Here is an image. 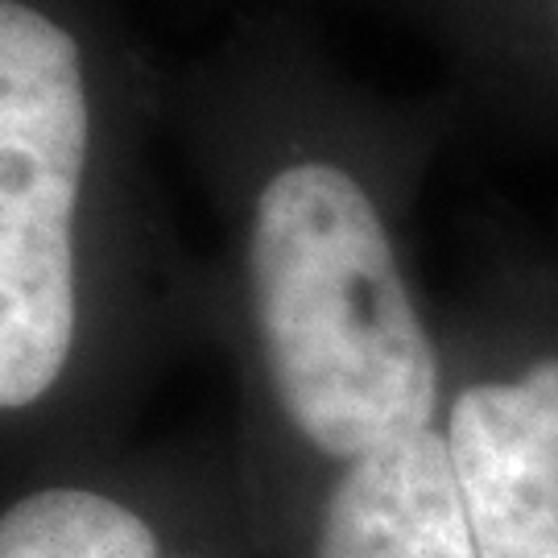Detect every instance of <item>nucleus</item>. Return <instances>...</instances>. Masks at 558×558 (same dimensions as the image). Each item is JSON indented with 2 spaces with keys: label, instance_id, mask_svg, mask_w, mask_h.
<instances>
[{
  "label": "nucleus",
  "instance_id": "obj_2",
  "mask_svg": "<svg viewBox=\"0 0 558 558\" xmlns=\"http://www.w3.org/2000/svg\"><path fill=\"white\" fill-rule=\"evenodd\" d=\"M240 343L260 538L348 463L442 422L447 368L377 195L343 158L260 166L240 211Z\"/></svg>",
  "mask_w": 558,
  "mask_h": 558
},
{
  "label": "nucleus",
  "instance_id": "obj_5",
  "mask_svg": "<svg viewBox=\"0 0 558 558\" xmlns=\"http://www.w3.org/2000/svg\"><path fill=\"white\" fill-rule=\"evenodd\" d=\"M260 542L269 558H480L442 422L348 463Z\"/></svg>",
  "mask_w": 558,
  "mask_h": 558
},
{
  "label": "nucleus",
  "instance_id": "obj_4",
  "mask_svg": "<svg viewBox=\"0 0 558 558\" xmlns=\"http://www.w3.org/2000/svg\"><path fill=\"white\" fill-rule=\"evenodd\" d=\"M442 439L480 558H558V352L447 385Z\"/></svg>",
  "mask_w": 558,
  "mask_h": 558
},
{
  "label": "nucleus",
  "instance_id": "obj_1",
  "mask_svg": "<svg viewBox=\"0 0 558 558\" xmlns=\"http://www.w3.org/2000/svg\"><path fill=\"white\" fill-rule=\"evenodd\" d=\"M108 0H0V484L112 451L158 348Z\"/></svg>",
  "mask_w": 558,
  "mask_h": 558
},
{
  "label": "nucleus",
  "instance_id": "obj_3",
  "mask_svg": "<svg viewBox=\"0 0 558 558\" xmlns=\"http://www.w3.org/2000/svg\"><path fill=\"white\" fill-rule=\"evenodd\" d=\"M0 558H269L244 484L124 447L0 484Z\"/></svg>",
  "mask_w": 558,
  "mask_h": 558
}]
</instances>
